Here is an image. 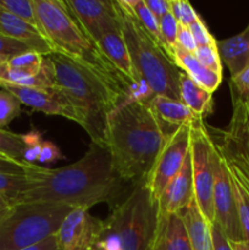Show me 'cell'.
<instances>
[{
    "label": "cell",
    "mask_w": 249,
    "mask_h": 250,
    "mask_svg": "<svg viewBox=\"0 0 249 250\" xmlns=\"http://www.w3.org/2000/svg\"><path fill=\"white\" fill-rule=\"evenodd\" d=\"M39 27L54 48V53L67 55L92 65L104 72L120 77L111 63L103 55L62 0H33ZM122 80V78H121ZM124 81V80H122Z\"/></svg>",
    "instance_id": "cell-6"
},
{
    "label": "cell",
    "mask_w": 249,
    "mask_h": 250,
    "mask_svg": "<svg viewBox=\"0 0 249 250\" xmlns=\"http://www.w3.org/2000/svg\"><path fill=\"white\" fill-rule=\"evenodd\" d=\"M41 166L31 163H20L11 159L0 158V173H11V175H29L39 170Z\"/></svg>",
    "instance_id": "cell-35"
},
{
    "label": "cell",
    "mask_w": 249,
    "mask_h": 250,
    "mask_svg": "<svg viewBox=\"0 0 249 250\" xmlns=\"http://www.w3.org/2000/svg\"><path fill=\"white\" fill-rule=\"evenodd\" d=\"M190 160L195 202L204 219L211 226L214 225L215 148L204 120L190 126Z\"/></svg>",
    "instance_id": "cell-9"
},
{
    "label": "cell",
    "mask_w": 249,
    "mask_h": 250,
    "mask_svg": "<svg viewBox=\"0 0 249 250\" xmlns=\"http://www.w3.org/2000/svg\"><path fill=\"white\" fill-rule=\"evenodd\" d=\"M21 250H60V247H59L58 238H56V236L54 234V236L49 237L45 241L41 242V243L34 244V246H31L28 247V248H24Z\"/></svg>",
    "instance_id": "cell-42"
},
{
    "label": "cell",
    "mask_w": 249,
    "mask_h": 250,
    "mask_svg": "<svg viewBox=\"0 0 249 250\" xmlns=\"http://www.w3.org/2000/svg\"><path fill=\"white\" fill-rule=\"evenodd\" d=\"M42 143V134L38 131L19 134L0 128V155L11 160L36 164Z\"/></svg>",
    "instance_id": "cell-19"
},
{
    "label": "cell",
    "mask_w": 249,
    "mask_h": 250,
    "mask_svg": "<svg viewBox=\"0 0 249 250\" xmlns=\"http://www.w3.org/2000/svg\"><path fill=\"white\" fill-rule=\"evenodd\" d=\"M231 98L232 116L226 128L208 126V131L228 173L249 199V104Z\"/></svg>",
    "instance_id": "cell-8"
},
{
    "label": "cell",
    "mask_w": 249,
    "mask_h": 250,
    "mask_svg": "<svg viewBox=\"0 0 249 250\" xmlns=\"http://www.w3.org/2000/svg\"><path fill=\"white\" fill-rule=\"evenodd\" d=\"M177 45L185 49L188 53H193L197 50V44H195L194 38H193L192 33H190L189 27L187 26H178L177 32Z\"/></svg>",
    "instance_id": "cell-39"
},
{
    "label": "cell",
    "mask_w": 249,
    "mask_h": 250,
    "mask_svg": "<svg viewBox=\"0 0 249 250\" xmlns=\"http://www.w3.org/2000/svg\"><path fill=\"white\" fill-rule=\"evenodd\" d=\"M156 250H193L185 221L181 214L159 219Z\"/></svg>",
    "instance_id": "cell-23"
},
{
    "label": "cell",
    "mask_w": 249,
    "mask_h": 250,
    "mask_svg": "<svg viewBox=\"0 0 249 250\" xmlns=\"http://www.w3.org/2000/svg\"><path fill=\"white\" fill-rule=\"evenodd\" d=\"M149 109L160 126L165 138L185 125H193L204 120L193 114L181 100L171 99L164 95H155L148 102Z\"/></svg>",
    "instance_id": "cell-17"
},
{
    "label": "cell",
    "mask_w": 249,
    "mask_h": 250,
    "mask_svg": "<svg viewBox=\"0 0 249 250\" xmlns=\"http://www.w3.org/2000/svg\"><path fill=\"white\" fill-rule=\"evenodd\" d=\"M164 141L165 136L148 102L127 100L107 119L105 148L115 171L127 183L136 185L145 180Z\"/></svg>",
    "instance_id": "cell-3"
},
{
    "label": "cell",
    "mask_w": 249,
    "mask_h": 250,
    "mask_svg": "<svg viewBox=\"0 0 249 250\" xmlns=\"http://www.w3.org/2000/svg\"><path fill=\"white\" fill-rule=\"evenodd\" d=\"M20 100L5 89H0V128L4 129L21 112Z\"/></svg>",
    "instance_id": "cell-30"
},
{
    "label": "cell",
    "mask_w": 249,
    "mask_h": 250,
    "mask_svg": "<svg viewBox=\"0 0 249 250\" xmlns=\"http://www.w3.org/2000/svg\"><path fill=\"white\" fill-rule=\"evenodd\" d=\"M214 176V197H212L214 224L220 227L229 242L243 241L229 175L216 149H215Z\"/></svg>",
    "instance_id": "cell-11"
},
{
    "label": "cell",
    "mask_w": 249,
    "mask_h": 250,
    "mask_svg": "<svg viewBox=\"0 0 249 250\" xmlns=\"http://www.w3.org/2000/svg\"><path fill=\"white\" fill-rule=\"evenodd\" d=\"M232 250H249L248 241H239V242H229Z\"/></svg>",
    "instance_id": "cell-44"
},
{
    "label": "cell",
    "mask_w": 249,
    "mask_h": 250,
    "mask_svg": "<svg viewBox=\"0 0 249 250\" xmlns=\"http://www.w3.org/2000/svg\"><path fill=\"white\" fill-rule=\"evenodd\" d=\"M124 2L127 5V7L131 10L132 14L134 15V17L138 20V22L141 23V26L143 27L144 31L148 33V36L155 42L156 45H158L159 48L163 49V50L167 54L165 43H164L163 38H161L159 21L155 19V16L149 11L146 5L144 4V0H124ZM168 58H170V56H168Z\"/></svg>",
    "instance_id": "cell-26"
},
{
    "label": "cell",
    "mask_w": 249,
    "mask_h": 250,
    "mask_svg": "<svg viewBox=\"0 0 249 250\" xmlns=\"http://www.w3.org/2000/svg\"><path fill=\"white\" fill-rule=\"evenodd\" d=\"M0 6L41 31L33 0H0Z\"/></svg>",
    "instance_id": "cell-29"
},
{
    "label": "cell",
    "mask_w": 249,
    "mask_h": 250,
    "mask_svg": "<svg viewBox=\"0 0 249 250\" xmlns=\"http://www.w3.org/2000/svg\"><path fill=\"white\" fill-rule=\"evenodd\" d=\"M126 185L115 171L107 149L90 142L76 163L59 168L41 166L29 173L28 186L15 205L42 203L89 210L106 203L112 208L124 199Z\"/></svg>",
    "instance_id": "cell-1"
},
{
    "label": "cell",
    "mask_w": 249,
    "mask_h": 250,
    "mask_svg": "<svg viewBox=\"0 0 249 250\" xmlns=\"http://www.w3.org/2000/svg\"><path fill=\"white\" fill-rule=\"evenodd\" d=\"M62 153L55 144L49 141L42 143L41 151H39L38 159H37L38 163H54V161L62 160Z\"/></svg>",
    "instance_id": "cell-38"
},
{
    "label": "cell",
    "mask_w": 249,
    "mask_h": 250,
    "mask_svg": "<svg viewBox=\"0 0 249 250\" xmlns=\"http://www.w3.org/2000/svg\"><path fill=\"white\" fill-rule=\"evenodd\" d=\"M44 55L27 51L0 63V82L31 87L43 66Z\"/></svg>",
    "instance_id": "cell-20"
},
{
    "label": "cell",
    "mask_w": 249,
    "mask_h": 250,
    "mask_svg": "<svg viewBox=\"0 0 249 250\" xmlns=\"http://www.w3.org/2000/svg\"><path fill=\"white\" fill-rule=\"evenodd\" d=\"M0 88L14 94L21 104L27 105L34 111L65 117L81 125L78 112L76 111L66 95L58 88L45 89V88L26 87V85H17L5 82H0Z\"/></svg>",
    "instance_id": "cell-14"
},
{
    "label": "cell",
    "mask_w": 249,
    "mask_h": 250,
    "mask_svg": "<svg viewBox=\"0 0 249 250\" xmlns=\"http://www.w3.org/2000/svg\"><path fill=\"white\" fill-rule=\"evenodd\" d=\"M65 2L85 36L94 44L105 33L120 28V17L116 1L66 0Z\"/></svg>",
    "instance_id": "cell-12"
},
{
    "label": "cell",
    "mask_w": 249,
    "mask_h": 250,
    "mask_svg": "<svg viewBox=\"0 0 249 250\" xmlns=\"http://www.w3.org/2000/svg\"><path fill=\"white\" fill-rule=\"evenodd\" d=\"M53 66L56 88L66 95L81 119L80 126L92 143L105 146V131L110 114L132 99L121 78L60 53L46 55Z\"/></svg>",
    "instance_id": "cell-2"
},
{
    "label": "cell",
    "mask_w": 249,
    "mask_h": 250,
    "mask_svg": "<svg viewBox=\"0 0 249 250\" xmlns=\"http://www.w3.org/2000/svg\"><path fill=\"white\" fill-rule=\"evenodd\" d=\"M231 97L236 98L243 104H249V65L238 75L229 80Z\"/></svg>",
    "instance_id": "cell-34"
},
{
    "label": "cell",
    "mask_w": 249,
    "mask_h": 250,
    "mask_svg": "<svg viewBox=\"0 0 249 250\" xmlns=\"http://www.w3.org/2000/svg\"><path fill=\"white\" fill-rule=\"evenodd\" d=\"M178 22L173 17L171 12H167L163 19L159 21V27H160V34L165 43L166 50H167L168 56L172 60V51L175 46L177 45V32H178Z\"/></svg>",
    "instance_id": "cell-31"
},
{
    "label": "cell",
    "mask_w": 249,
    "mask_h": 250,
    "mask_svg": "<svg viewBox=\"0 0 249 250\" xmlns=\"http://www.w3.org/2000/svg\"><path fill=\"white\" fill-rule=\"evenodd\" d=\"M220 59L228 68L231 77L238 75L249 65V22L236 36L216 41Z\"/></svg>",
    "instance_id": "cell-21"
},
{
    "label": "cell",
    "mask_w": 249,
    "mask_h": 250,
    "mask_svg": "<svg viewBox=\"0 0 249 250\" xmlns=\"http://www.w3.org/2000/svg\"><path fill=\"white\" fill-rule=\"evenodd\" d=\"M95 45L99 49L100 53L107 59V61L111 63L112 67L120 75V77L124 80V82L126 83L129 92H131L132 99L143 100L141 85H139L124 34L121 32V27L100 37Z\"/></svg>",
    "instance_id": "cell-15"
},
{
    "label": "cell",
    "mask_w": 249,
    "mask_h": 250,
    "mask_svg": "<svg viewBox=\"0 0 249 250\" xmlns=\"http://www.w3.org/2000/svg\"><path fill=\"white\" fill-rule=\"evenodd\" d=\"M120 27L131 55L144 102L155 95L180 100V73L167 54L156 45L124 0H116Z\"/></svg>",
    "instance_id": "cell-5"
},
{
    "label": "cell",
    "mask_w": 249,
    "mask_h": 250,
    "mask_svg": "<svg viewBox=\"0 0 249 250\" xmlns=\"http://www.w3.org/2000/svg\"><path fill=\"white\" fill-rule=\"evenodd\" d=\"M102 231V220L92 216L89 210L75 208L56 232L60 250H97Z\"/></svg>",
    "instance_id": "cell-13"
},
{
    "label": "cell",
    "mask_w": 249,
    "mask_h": 250,
    "mask_svg": "<svg viewBox=\"0 0 249 250\" xmlns=\"http://www.w3.org/2000/svg\"><path fill=\"white\" fill-rule=\"evenodd\" d=\"M75 208L59 204L15 205L0 224V250H21L45 241L58 232Z\"/></svg>",
    "instance_id": "cell-7"
},
{
    "label": "cell",
    "mask_w": 249,
    "mask_h": 250,
    "mask_svg": "<svg viewBox=\"0 0 249 250\" xmlns=\"http://www.w3.org/2000/svg\"><path fill=\"white\" fill-rule=\"evenodd\" d=\"M5 60H7V59H5V58H1V56H0V63H1V62H4Z\"/></svg>",
    "instance_id": "cell-45"
},
{
    "label": "cell",
    "mask_w": 249,
    "mask_h": 250,
    "mask_svg": "<svg viewBox=\"0 0 249 250\" xmlns=\"http://www.w3.org/2000/svg\"><path fill=\"white\" fill-rule=\"evenodd\" d=\"M0 34L21 42L33 51L44 56L54 53L53 45L46 39L43 32L29 24L28 22L7 12L1 6H0Z\"/></svg>",
    "instance_id": "cell-18"
},
{
    "label": "cell",
    "mask_w": 249,
    "mask_h": 250,
    "mask_svg": "<svg viewBox=\"0 0 249 250\" xmlns=\"http://www.w3.org/2000/svg\"><path fill=\"white\" fill-rule=\"evenodd\" d=\"M229 181H231L232 192H233L234 202H236L237 214H238V221L239 226H241L243 241L249 242V199L246 193H244V190L242 189L241 186H239V183L231 175H229Z\"/></svg>",
    "instance_id": "cell-28"
},
{
    "label": "cell",
    "mask_w": 249,
    "mask_h": 250,
    "mask_svg": "<svg viewBox=\"0 0 249 250\" xmlns=\"http://www.w3.org/2000/svg\"><path fill=\"white\" fill-rule=\"evenodd\" d=\"M180 100L198 117L205 119L212 111V93L198 85L186 73H180Z\"/></svg>",
    "instance_id": "cell-25"
},
{
    "label": "cell",
    "mask_w": 249,
    "mask_h": 250,
    "mask_svg": "<svg viewBox=\"0 0 249 250\" xmlns=\"http://www.w3.org/2000/svg\"><path fill=\"white\" fill-rule=\"evenodd\" d=\"M12 205L10 204V202L7 199H5L2 195H0V224L4 221L7 217V215L10 214V211L12 210Z\"/></svg>",
    "instance_id": "cell-43"
},
{
    "label": "cell",
    "mask_w": 249,
    "mask_h": 250,
    "mask_svg": "<svg viewBox=\"0 0 249 250\" xmlns=\"http://www.w3.org/2000/svg\"><path fill=\"white\" fill-rule=\"evenodd\" d=\"M144 4L158 21L170 12V0H144Z\"/></svg>",
    "instance_id": "cell-40"
},
{
    "label": "cell",
    "mask_w": 249,
    "mask_h": 250,
    "mask_svg": "<svg viewBox=\"0 0 249 250\" xmlns=\"http://www.w3.org/2000/svg\"><path fill=\"white\" fill-rule=\"evenodd\" d=\"M190 126L185 125L167 136L143 181L151 198L156 203L173 177L180 172L190 150Z\"/></svg>",
    "instance_id": "cell-10"
},
{
    "label": "cell",
    "mask_w": 249,
    "mask_h": 250,
    "mask_svg": "<svg viewBox=\"0 0 249 250\" xmlns=\"http://www.w3.org/2000/svg\"><path fill=\"white\" fill-rule=\"evenodd\" d=\"M154 250H156V249H154Z\"/></svg>",
    "instance_id": "cell-47"
},
{
    "label": "cell",
    "mask_w": 249,
    "mask_h": 250,
    "mask_svg": "<svg viewBox=\"0 0 249 250\" xmlns=\"http://www.w3.org/2000/svg\"><path fill=\"white\" fill-rule=\"evenodd\" d=\"M158 232V203L138 182L102 220L97 250H154Z\"/></svg>",
    "instance_id": "cell-4"
},
{
    "label": "cell",
    "mask_w": 249,
    "mask_h": 250,
    "mask_svg": "<svg viewBox=\"0 0 249 250\" xmlns=\"http://www.w3.org/2000/svg\"><path fill=\"white\" fill-rule=\"evenodd\" d=\"M194 55L208 70L217 73L220 76H224V68H222V61L220 59L219 50H217L216 44L212 45L198 46L194 51Z\"/></svg>",
    "instance_id": "cell-32"
},
{
    "label": "cell",
    "mask_w": 249,
    "mask_h": 250,
    "mask_svg": "<svg viewBox=\"0 0 249 250\" xmlns=\"http://www.w3.org/2000/svg\"><path fill=\"white\" fill-rule=\"evenodd\" d=\"M189 236L193 250H214L210 225L200 212L195 198H193L187 208L181 212Z\"/></svg>",
    "instance_id": "cell-24"
},
{
    "label": "cell",
    "mask_w": 249,
    "mask_h": 250,
    "mask_svg": "<svg viewBox=\"0 0 249 250\" xmlns=\"http://www.w3.org/2000/svg\"><path fill=\"white\" fill-rule=\"evenodd\" d=\"M189 29L193 38H194L197 46L212 45V44H216V39H215V37L210 33L209 28H208L207 24L204 23V21L200 19V16L198 17L192 24H190Z\"/></svg>",
    "instance_id": "cell-37"
},
{
    "label": "cell",
    "mask_w": 249,
    "mask_h": 250,
    "mask_svg": "<svg viewBox=\"0 0 249 250\" xmlns=\"http://www.w3.org/2000/svg\"><path fill=\"white\" fill-rule=\"evenodd\" d=\"M170 12L181 26L189 27L199 17L188 0H170Z\"/></svg>",
    "instance_id": "cell-33"
},
{
    "label": "cell",
    "mask_w": 249,
    "mask_h": 250,
    "mask_svg": "<svg viewBox=\"0 0 249 250\" xmlns=\"http://www.w3.org/2000/svg\"><path fill=\"white\" fill-rule=\"evenodd\" d=\"M194 198L190 150L180 172L171 180L158 202L159 219L181 214Z\"/></svg>",
    "instance_id": "cell-16"
},
{
    "label": "cell",
    "mask_w": 249,
    "mask_h": 250,
    "mask_svg": "<svg viewBox=\"0 0 249 250\" xmlns=\"http://www.w3.org/2000/svg\"><path fill=\"white\" fill-rule=\"evenodd\" d=\"M29 183V175L0 173V195L7 199L12 207L20 195L26 190Z\"/></svg>",
    "instance_id": "cell-27"
},
{
    "label": "cell",
    "mask_w": 249,
    "mask_h": 250,
    "mask_svg": "<svg viewBox=\"0 0 249 250\" xmlns=\"http://www.w3.org/2000/svg\"><path fill=\"white\" fill-rule=\"evenodd\" d=\"M172 61L176 67L181 72L186 73L189 78H192L198 85L204 88L208 92L214 94L215 90L220 87L222 82V77L212 71L208 70L193 53H188L181 46L176 45L172 51Z\"/></svg>",
    "instance_id": "cell-22"
},
{
    "label": "cell",
    "mask_w": 249,
    "mask_h": 250,
    "mask_svg": "<svg viewBox=\"0 0 249 250\" xmlns=\"http://www.w3.org/2000/svg\"><path fill=\"white\" fill-rule=\"evenodd\" d=\"M27 51H33L26 44L16 41L10 37L0 34V56L5 59L14 58V56L20 55V54L27 53Z\"/></svg>",
    "instance_id": "cell-36"
},
{
    "label": "cell",
    "mask_w": 249,
    "mask_h": 250,
    "mask_svg": "<svg viewBox=\"0 0 249 250\" xmlns=\"http://www.w3.org/2000/svg\"><path fill=\"white\" fill-rule=\"evenodd\" d=\"M0 158H4V159H7V158H5V156H2V155H0Z\"/></svg>",
    "instance_id": "cell-46"
},
{
    "label": "cell",
    "mask_w": 249,
    "mask_h": 250,
    "mask_svg": "<svg viewBox=\"0 0 249 250\" xmlns=\"http://www.w3.org/2000/svg\"><path fill=\"white\" fill-rule=\"evenodd\" d=\"M210 231H211V239L214 250H232L229 241L226 238L224 232L220 229L217 225H211L210 226Z\"/></svg>",
    "instance_id": "cell-41"
}]
</instances>
